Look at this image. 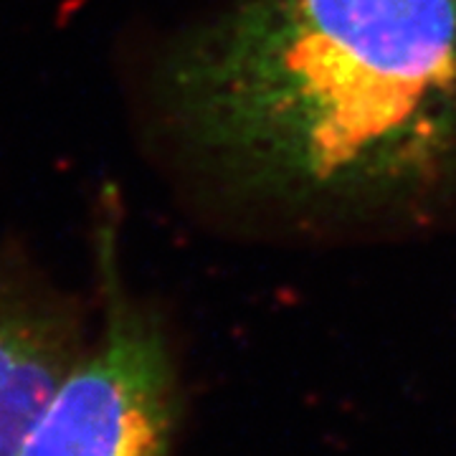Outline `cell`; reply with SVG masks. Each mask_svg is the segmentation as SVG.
<instances>
[{
	"label": "cell",
	"instance_id": "2",
	"mask_svg": "<svg viewBox=\"0 0 456 456\" xmlns=\"http://www.w3.org/2000/svg\"><path fill=\"white\" fill-rule=\"evenodd\" d=\"M122 213L119 191L104 185L89 228L99 335L53 393L18 456H175L178 362L163 317L127 284Z\"/></svg>",
	"mask_w": 456,
	"mask_h": 456
},
{
	"label": "cell",
	"instance_id": "1",
	"mask_svg": "<svg viewBox=\"0 0 456 456\" xmlns=\"http://www.w3.org/2000/svg\"><path fill=\"white\" fill-rule=\"evenodd\" d=\"M160 97L256 188L403 193L456 152V0H236L167 53Z\"/></svg>",
	"mask_w": 456,
	"mask_h": 456
},
{
	"label": "cell",
	"instance_id": "3",
	"mask_svg": "<svg viewBox=\"0 0 456 456\" xmlns=\"http://www.w3.org/2000/svg\"><path fill=\"white\" fill-rule=\"evenodd\" d=\"M84 302L59 287L16 236L0 241V456L33 424L86 350Z\"/></svg>",
	"mask_w": 456,
	"mask_h": 456
}]
</instances>
